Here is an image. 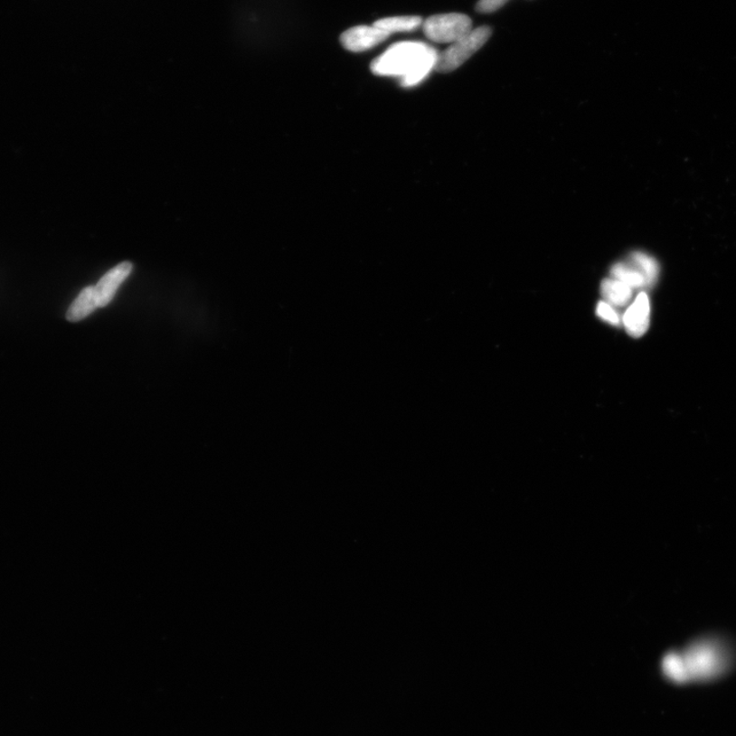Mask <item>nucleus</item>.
<instances>
[{"label":"nucleus","instance_id":"nucleus-1","mask_svg":"<svg viewBox=\"0 0 736 736\" xmlns=\"http://www.w3.org/2000/svg\"><path fill=\"white\" fill-rule=\"evenodd\" d=\"M439 52L432 45L420 42H403L374 59L371 65L374 75L395 77L402 88L410 89L426 80L436 68Z\"/></svg>","mask_w":736,"mask_h":736},{"label":"nucleus","instance_id":"nucleus-2","mask_svg":"<svg viewBox=\"0 0 736 736\" xmlns=\"http://www.w3.org/2000/svg\"><path fill=\"white\" fill-rule=\"evenodd\" d=\"M683 655L688 680H706L722 675L730 664L727 647L717 639H701L689 646Z\"/></svg>","mask_w":736,"mask_h":736},{"label":"nucleus","instance_id":"nucleus-3","mask_svg":"<svg viewBox=\"0 0 736 736\" xmlns=\"http://www.w3.org/2000/svg\"><path fill=\"white\" fill-rule=\"evenodd\" d=\"M491 34V28L483 26L472 30L471 33L460 38L459 41L451 43L448 50L439 53L435 71L440 73L454 71V70L465 64L469 58L483 48V45L488 42Z\"/></svg>","mask_w":736,"mask_h":736},{"label":"nucleus","instance_id":"nucleus-4","mask_svg":"<svg viewBox=\"0 0 736 736\" xmlns=\"http://www.w3.org/2000/svg\"><path fill=\"white\" fill-rule=\"evenodd\" d=\"M422 30L429 41L437 43H453L473 30V22L464 14H443L428 18Z\"/></svg>","mask_w":736,"mask_h":736},{"label":"nucleus","instance_id":"nucleus-5","mask_svg":"<svg viewBox=\"0 0 736 736\" xmlns=\"http://www.w3.org/2000/svg\"><path fill=\"white\" fill-rule=\"evenodd\" d=\"M391 36L378 27L356 26L351 28L341 35L340 41L344 49L352 52H363L372 50L374 46L385 42Z\"/></svg>","mask_w":736,"mask_h":736},{"label":"nucleus","instance_id":"nucleus-6","mask_svg":"<svg viewBox=\"0 0 736 736\" xmlns=\"http://www.w3.org/2000/svg\"><path fill=\"white\" fill-rule=\"evenodd\" d=\"M651 320V304L646 293H640L623 316L626 331L634 338H639L648 330Z\"/></svg>","mask_w":736,"mask_h":736},{"label":"nucleus","instance_id":"nucleus-7","mask_svg":"<svg viewBox=\"0 0 736 736\" xmlns=\"http://www.w3.org/2000/svg\"><path fill=\"white\" fill-rule=\"evenodd\" d=\"M132 271V264L123 262L109 270L95 287L99 308L107 307L113 300L117 289L122 285Z\"/></svg>","mask_w":736,"mask_h":736},{"label":"nucleus","instance_id":"nucleus-8","mask_svg":"<svg viewBox=\"0 0 736 736\" xmlns=\"http://www.w3.org/2000/svg\"><path fill=\"white\" fill-rule=\"evenodd\" d=\"M98 308H99V307L96 296L95 287H88L83 289L80 295L78 296L77 299L71 305V307L69 308L67 318L69 321L76 323V321H80L85 317H88L90 313Z\"/></svg>","mask_w":736,"mask_h":736},{"label":"nucleus","instance_id":"nucleus-9","mask_svg":"<svg viewBox=\"0 0 736 736\" xmlns=\"http://www.w3.org/2000/svg\"><path fill=\"white\" fill-rule=\"evenodd\" d=\"M601 294L605 297V302L612 307L614 305L617 307H624L631 300L632 288L620 280L610 278L601 284Z\"/></svg>","mask_w":736,"mask_h":736},{"label":"nucleus","instance_id":"nucleus-10","mask_svg":"<svg viewBox=\"0 0 736 736\" xmlns=\"http://www.w3.org/2000/svg\"><path fill=\"white\" fill-rule=\"evenodd\" d=\"M422 24V19L419 15H404V17L385 18L374 22V26L390 34L397 33H411Z\"/></svg>","mask_w":736,"mask_h":736},{"label":"nucleus","instance_id":"nucleus-11","mask_svg":"<svg viewBox=\"0 0 736 736\" xmlns=\"http://www.w3.org/2000/svg\"><path fill=\"white\" fill-rule=\"evenodd\" d=\"M612 276L615 279L622 281L623 284L631 288L647 287V281L644 274L636 265L630 268L628 265L617 264L612 270Z\"/></svg>","mask_w":736,"mask_h":736},{"label":"nucleus","instance_id":"nucleus-12","mask_svg":"<svg viewBox=\"0 0 736 736\" xmlns=\"http://www.w3.org/2000/svg\"><path fill=\"white\" fill-rule=\"evenodd\" d=\"M663 671L665 676L676 683L688 680L684 657L679 653H671L664 657Z\"/></svg>","mask_w":736,"mask_h":736},{"label":"nucleus","instance_id":"nucleus-13","mask_svg":"<svg viewBox=\"0 0 736 736\" xmlns=\"http://www.w3.org/2000/svg\"><path fill=\"white\" fill-rule=\"evenodd\" d=\"M632 258L634 265L644 274L647 281V287L653 286L657 278V274H659V266L653 258L645 254H634Z\"/></svg>","mask_w":736,"mask_h":736},{"label":"nucleus","instance_id":"nucleus-14","mask_svg":"<svg viewBox=\"0 0 736 736\" xmlns=\"http://www.w3.org/2000/svg\"><path fill=\"white\" fill-rule=\"evenodd\" d=\"M597 315L599 318L607 321V323H609V325L617 326L621 325L620 316H618V313L613 308L612 305H609L605 301L600 302L599 304Z\"/></svg>","mask_w":736,"mask_h":736},{"label":"nucleus","instance_id":"nucleus-15","mask_svg":"<svg viewBox=\"0 0 736 736\" xmlns=\"http://www.w3.org/2000/svg\"><path fill=\"white\" fill-rule=\"evenodd\" d=\"M507 2L508 0H480L477 5V11L482 14L495 13Z\"/></svg>","mask_w":736,"mask_h":736}]
</instances>
